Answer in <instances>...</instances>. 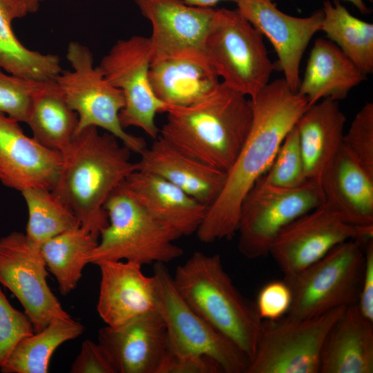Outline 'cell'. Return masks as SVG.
<instances>
[{"instance_id": "5", "label": "cell", "mask_w": 373, "mask_h": 373, "mask_svg": "<svg viewBox=\"0 0 373 373\" xmlns=\"http://www.w3.org/2000/svg\"><path fill=\"white\" fill-rule=\"evenodd\" d=\"M104 209L108 223L86 255L87 264L122 260L141 265L165 264L182 256V249L174 243L180 236L146 211L126 180L110 194Z\"/></svg>"}, {"instance_id": "31", "label": "cell", "mask_w": 373, "mask_h": 373, "mask_svg": "<svg viewBox=\"0 0 373 373\" xmlns=\"http://www.w3.org/2000/svg\"><path fill=\"white\" fill-rule=\"evenodd\" d=\"M97 242V238L80 226L41 245L46 267L55 276L61 294L66 295L76 288L88 265L86 256Z\"/></svg>"}, {"instance_id": "36", "label": "cell", "mask_w": 373, "mask_h": 373, "mask_svg": "<svg viewBox=\"0 0 373 373\" xmlns=\"http://www.w3.org/2000/svg\"><path fill=\"white\" fill-rule=\"evenodd\" d=\"M33 333L28 317L10 304L0 287V368L18 342Z\"/></svg>"}, {"instance_id": "28", "label": "cell", "mask_w": 373, "mask_h": 373, "mask_svg": "<svg viewBox=\"0 0 373 373\" xmlns=\"http://www.w3.org/2000/svg\"><path fill=\"white\" fill-rule=\"evenodd\" d=\"M25 123L40 144L61 153L77 134L78 116L54 79L42 82L37 89Z\"/></svg>"}, {"instance_id": "27", "label": "cell", "mask_w": 373, "mask_h": 373, "mask_svg": "<svg viewBox=\"0 0 373 373\" xmlns=\"http://www.w3.org/2000/svg\"><path fill=\"white\" fill-rule=\"evenodd\" d=\"M27 14L20 0H0V67L32 81L54 80L63 70L59 57L28 48L13 31L12 22Z\"/></svg>"}, {"instance_id": "13", "label": "cell", "mask_w": 373, "mask_h": 373, "mask_svg": "<svg viewBox=\"0 0 373 373\" xmlns=\"http://www.w3.org/2000/svg\"><path fill=\"white\" fill-rule=\"evenodd\" d=\"M47 267L40 247L25 233L12 231L0 238V285L22 305L34 332L57 318H70L47 283Z\"/></svg>"}, {"instance_id": "15", "label": "cell", "mask_w": 373, "mask_h": 373, "mask_svg": "<svg viewBox=\"0 0 373 373\" xmlns=\"http://www.w3.org/2000/svg\"><path fill=\"white\" fill-rule=\"evenodd\" d=\"M236 4L240 14L269 40L278 57V68L289 87L297 92L300 61L312 37L321 30L322 9L297 17L280 10L274 0H239Z\"/></svg>"}, {"instance_id": "41", "label": "cell", "mask_w": 373, "mask_h": 373, "mask_svg": "<svg viewBox=\"0 0 373 373\" xmlns=\"http://www.w3.org/2000/svg\"><path fill=\"white\" fill-rule=\"evenodd\" d=\"M184 3L197 7L202 8H213L221 1H232L236 3L239 0H180Z\"/></svg>"}, {"instance_id": "8", "label": "cell", "mask_w": 373, "mask_h": 373, "mask_svg": "<svg viewBox=\"0 0 373 373\" xmlns=\"http://www.w3.org/2000/svg\"><path fill=\"white\" fill-rule=\"evenodd\" d=\"M205 50L221 82L249 98L269 82L275 68L263 35L237 9H216Z\"/></svg>"}, {"instance_id": "18", "label": "cell", "mask_w": 373, "mask_h": 373, "mask_svg": "<svg viewBox=\"0 0 373 373\" xmlns=\"http://www.w3.org/2000/svg\"><path fill=\"white\" fill-rule=\"evenodd\" d=\"M97 336L117 373H158L168 351L166 327L155 309L103 327Z\"/></svg>"}, {"instance_id": "38", "label": "cell", "mask_w": 373, "mask_h": 373, "mask_svg": "<svg viewBox=\"0 0 373 373\" xmlns=\"http://www.w3.org/2000/svg\"><path fill=\"white\" fill-rule=\"evenodd\" d=\"M71 373H117L105 349L90 340L84 341L73 361Z\"/></svg>"}, {"instance_id": "24", "label": "cell", "mask_w": 373, "mask_h": 373, "mask_svg": "<svg viewBox=\"0 0 373 373\" xmlns=\"http://www.w3.org/2000/svg\"><path fill=\"white\" fill-rule=\"evenodd\" d=\"M126 182L140 202L157 220L180 237L195 233L207 207L155 174L136 170Z\"/></svg>"}, {"instance_id": "30", "label": "cell", "mask_w": 373, "mask_h": 373, "mask_svg": "<svg viewBox=\"0 0 373 373\" xmlns=\"http://www.w3.org/2000/svg\"><path fill=\"white\" fill-rule=\"evenodd\" d=\"M321 30L365 74L373 72V24L353 16L338 0L324 1Z\"/></svg>"}, {"instance_id": "14", "label": "cell", "mask_w": 373, "mask_h": 373, "mask_svg": "<svg viewBox=\"0 0 373 373\" xmlns=\"http://www.w3.org/2000/svg\"><path fill=\"white\" fill-rule=\"evenodd\" d=\"M372 238L373 224H350L323 204L285 227L269 254L287 277L316 262L343 242L358 239L366 242Z\"/></svg>"}, {"instance_id": "3", "label": "cell", "mask_w": 373, "mask_h": 373, "mask_svg": "<svg viewBox=\"0 0 373 373\" xmlns=\"http://www.w3.org/2000/svg\"><path fill=\"white\" fill-rule=\"evenodd\" d=\"M159 135L184 153L227 172L250 131V99L220 83L199 101L169 106Z\"/></svg>"}, {"instance_id": "12", "label": "cell", "mask_w": 373, "mask_h": 373, "mask_svg": "<svg viewBox=\"0 0 373 373\" xmlns=\"http://www.w3.org/2000/svg\"><path fill=\"white\" fill-rule=\"evenodd\" d=\"M151 58L149 38L134 35L117 41L98 67L108 82L123 94L124 105L119 113L123 128L137 127L155 139L160 134L156 115L165 113L169 106L152 89Z\"/></svg>"}, {"instance_id": "34", "label": "cell", "mask_w": 373, "mask_h": 373, "mask_svg": "<svg viewBox=\"0 0 373 373\" xmlns=\"http://www.w3.org/2000/svg\"><path fill=\"white\" fill-rule=\"evenodd\" d=\"M5 72L0 67V113L25 122L32 99L42 82Z\"/></svg>"}, {"instance_id": "22", "label": "cell", "mask_w": 373, "mask_h": 373, "mask_svg": "<svg viewBox=\"0 0 373 373\" xmlns=\"http://www.w3.org/2000/svg\"><path fill=\"white\" fill-rule=\"evenodd\" d=\"M205 53L186 52L151 60L149 79L156 97L167 106L192 104L220 83Z\"/></svg>"}, {"instance_id": "39", "label": "cell", "mask_w": 373, "mask_h": 373, "mask_svg": "<svg viewBox=\"0 0 373 373\" xmlns=\"http://www.w3.org/2000/svg\"><path fill=\"white\" fill-rule=\"evenodd\" d=\"M220 367L204 356L176 355L169 350L158 373H220Z\"/></svg>"}, {"instance_id": "2", "label": "cell", "mask_w": 373, "mask_h": 373, "mask_svg": "<svg viewBox=\"0 0 373 373\" xmlns=\"http://www.w3.org/2000/svg\"><path fill=\"white\" fill-rule=\"evenodd\" d=\"M131 152L114 135L90 126L78 132L61 153L52 191L74 213L81 227L97 238L108 223L106 200L139 168L131 160Z\"/></svg>"}, {"instance_id": "43", "label": "cell", "mask_w": 373, "mask_h": 373, "mask_svg": "<svg viewBox=\"0 0 373 373\" xmlns=\"http://www.w3.org/2000/svg\"><path fill=\"white\" fill-rule=\"evenodd\" d=\"M352 3L358 10L363 15H367L370 12V10L365 3V0H345Z\"/></svg>"}, {"instance_id": "25", "label": "cell", "mask_w": 373, "mask_h": 373, "mask_svg": "<svg viewBox=\"0 0 373 373\" xmlns=\"http://www.w3.org/2000/svg\"><path fill=\"white\" fill-rule=\"evenodd\" d=\"M346 118L338 101L324 99L310 106L297 130L307 179L321 180L343 144Z\"/></svg>"}, {"instance_id": "7", "label": "cell", "mask_w": 373, "mask_h": 373, "mask_svg": "<svg viewBox=\"0 0 373 373\" xmlns=\"http://www.w3.org/2000/svg\"><path fill=\"white\" fill-rule=\"evenodd\" d=\"M66 59L72 69L62 70L55 82L68 104L77 114V133L90 126L102 128L132 152L140 154L146 147V142L127 133L122 126L119 113L124 105L123 94L94 66L90 50L79 42L70 41Z\"/></svg>"}, {"instance_id": "16", "label": "cell", "mask_w": 373, "mask_h": 373, "mask_svg": "<svg viewBox=\"0 0 373 373\" xmlns=\"http://www.w3.org/2000/svg\"><path fill=\"white\" fill-rule=\"evenodd\" d=\"M151 25V60L186 52L206 53L216 9L180 0H133Z\"/></svg>"}, {"instance_id": "4", "label": "cell", "mask_w": 373, "mask_h": 373, "mask_svg": "<svg viewBox=\"0 0 373 373\" xmlns=\"http://www.w3.org/2000/svg\"><path fill=\"white\" fill-rule=\"evenodd\" d=\"M172 278L191 308L233 343L251 362L262 320L255 303L233 284L220 256L195 251L177 267Z\"/></svg>"}, {"instance_id": "23", "label": "cell", "mask_w": 373, "mask_h": 373, "mask_svg": "<svg viewBox=\"0 0 373 373\" xmlns=\"http://www.w3.org/2000/svg\"><path fill=\"white\" fill-rule=\"evenodd\" d=\"M373 322L356 304L345 307L323 345L319 373H372Z\"/></svg>"}, {"instance_id": "11", "label": "cell", "mask_w": 373, "mask_h": 373, "mask_svg": "<svg viewBox=\"0 0 373 373\" xmlns=\"http://www.w3.org/2000/svg\"><path fill=\"white\" fill-rule=\"evenodd\" d=\"M344 308L308 318L262 320L247 373H319L325 338Z\"/></svg>"}, {"instance_id": "37", "label": "cell", "mask_w": 373, "mask_h": 373, "mask_svg": "<svg viewBox=\"0 0 373 373\" xmlns=\"http://www.w3.org/2000/svg\"><path fill=\"white\" fill-rule=\"evenodd\" d=\"M292 301L289 285L284 280L266 283L259 291L255 303L262 320H276L288 313Z\"/></svg>"}, {"instance_id": "20", "label": "cell", "mask_w": 373, "mask_h": 373, "mask_svg": "<svg viewBox=\"0 0 373 373\" xmlns=\"http://www.w3.org/2000/svg\"><path fill=\"white\" fill-rule=\"evenodd\" d=\"M140 155L139 170L162 178L207 208L224 186L227 172L184 153L160 135Z\"/></svg>"}, {"instance_id": "1", "label": "cell", "mask_w": 373, "mask_h": 373, "mask_svg": "<svg viewBox=\"0 0 373 373\" xmlns=\"http://www.w3.org/2000/svg\"><path fill=\"white\" fill-rule=\"evenodd\" d=\"M250 131L227 172L224 186L207 208L196 235L204 243L231 238L236 232L242 202L267 170L288 133L309 108L307 99L293 91L284 78L269 82L249 98Z\"/></svg>"}, {"instance_id": "6", "label": "cell", "mask_w": 373, "mask_h": 373, "mask_svg": "<svg viewBox=\"0 0 373 373\" xmlns=\"http://www.w3.org/2000/svg\"><path fill=\"white\" fill-rule=\"evenodd\" d=\"M365 244L358 239L343 242L303 270L284 277L292 294L286 316L308 318L357 304L365 266Z\"/></svg>"}, {"instance_id": "26", "label": "cell", "mask_w": 373, "mask_h": 373, "mask_svg": "<svg viewBox=\"0 0 373 373\" xmlns=\"http://www.w3.org/2000/svg\"><path fill=\"white\" fill-rule=\"evenodd\" d=\"M366 75L334 43L318 38L297 92L307 99L309 107L321 99L338 101L347 97Z\"/></svg>"}, {"instance_id": "29", "label": "cell", "mask_w": 373, "mask_h": 373, "mask_svg": "<svg viewBox=\"0 0 373 373\" xmlns=\"http://www.w3.org/2000/svg\"><path fill=\"white\" fill-rule=\"evenodd\" d=\"M84 326L70 318H57L39 332L22 338L0 368L2 373H47L55 351L82 334Z\"/></svg>"}, {"instance_id": "17", "label": "cell", "mask_w": 373, "mask_h": 373, "mask_svg": "<svg viewBox=\"0 0 373 373\" xmlns=\"http://www.w3.org/2000/svg\"><path fill=\"white\" fill-rule=\"evenodd\" d=\"M61 153L25 134L19 122L0 113V182L19 192L30 188L52 190Z\"/></svg>"}, {"instance_id": "33", "label": "cell", "mask_w": 373, "mask_h": 373, "mask_svg": "<svg viewBox=\"0 0 373 373\" xmlns=\"http://www.w3.org/2000/svg\"><path fill=\"white\" fill-rule=\"evenodd\" d=\"M307 180L295 125L283 140L270 166L258 180L274 186L294 188Z\"/></svg>"}, {"instance_id": "21", "label": "cell", "mask_w": 373, "mask_h": 373, "mask_svg": "<svg viewBox=\"0 0 373 373\" xmlns=\"http://www.w3.org/2000/svg\"><path fill=\"white\" fill-rule=\"evenodd\" d=\"M324 204L354 226L373 224V175L342 144L321 179Z\"/></svg>"}, {"instance_id": "9", "label": "cell", "mask_w": 373, "mask_h": 373, "mask_svg": "<svg viewBox=\"0 0 373 373\" xmlns=\"http://www.w3.org/2000/svg\"><path fill=\"white\" fill-rule=\"evenodd\" d=\"M153 276L155 309L166 327L168 350L176 355L208 357L222 372L247 373V356L184 300L164 263L153 264Z\"/></svg>"}, {"instance_id": "42", "label": "cell", "mask_w": 373, "mask_h": 373, "mask_svg": "<svg viewBox=\"0 0 373 373\" xmlns=\"http://www.w3.org/2000/svg\"><path fill=\"white\" fill-rule=\"evenodd\" d=\"M25 6L28 13H34L37 12L40 6L41 3L45 0H20Z\"/></svg>"}, {"instance_id": "10", "label": "cell", "mask_w": 373, "mask_h": 373, "mask_svg": "<svg viewBox=\"0 0 373 373\" xmlns=\"http://www.w3.org/2000/svg\"><path fill=\"white\" fill-rule=\"evenodd\" d=\"M324 202L319 180L307 179L294 188L267 185L258 180L240 207L237 228L240 253L249 259L267 256L285 227Z\"/></svg>"}, {"instance_id": "40", "label": "cell", "mask_w": 373, "mask_h": 373, "mask_svg": "<svg viewBox=\"0 0 373 373\" xmlns=\"http://www.w3.org/2000/svg\"><path fill=\"white\" fill-rule=\"evenodd\" d=\"M356 305L361 314L373 322V238L365 244V266Z\"/></svg>"}, {"instance_id": "19", "label": "cell", "mask_w": 373, "mask_h": 373, "mask_svg": "<svg viewBox=\"0 0 373 373\" xmlns=\"http://www.w3.org/2000/svg\"><path fill=\"white\" fill-rule=\"evenodd\" d=\"M97 265L101 274L97 310L106 325H119L155 309L154 278L142 272V265L122 260Z\"/></svg>"}, {"instance_id": "35", "label": "cell", "mask_w": 373, "mask_h": 373, "mask_svg": "<svg viewBox=\"0 0 373 373\" xmlns=\"http://www.w3.org/2000/svg\"><path fill=\"white\" fill-rule=\"evenodd\" d=\"M343 144L358 162L373 175V103L367 102L356 113Z\"/></svg>"}, {"instance_id": "32", "label": "cell", "mask_w": 373, "mask_h": 373, "mask_svg": "<svg viewBox=\"0 0 373 373\" xmlns=\"http://www.w3.org/2000/svg\"><path fill=\"white\" fill-rule=\"evenodd\" d=\"M28 208L25 234L41 245L50 238L80 227L71 209L52 191L30 188L21 192Z\"/></svg>"}]
</instances>
